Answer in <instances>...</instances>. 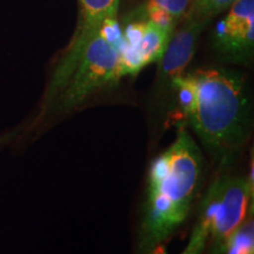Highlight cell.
<instances>
[{
	"instance_id": "obj_10",
	"label": "cell",
	"mask_w": 254,
	"mask_h": 254,
	"mask_svg": "<svg viewBox=\"0 0 254 254\" xmlns=\"http://www.w3.org/2000/svg\"><path fill=\"white\" fill-rule=\"evenodd\" d=\"M207 240H208V226L207 224L199 218L198 222H196L194 230H193L190 238L189 240L184 251H182L179 254H201L204 252L205 247L207 246ZM145 254H170L167 252L166 247L163 244L157 245L153 249L148 251Z\"/></svg>"
},
{
	"instance_id": "obj_15",
	"label": "cell",
	"mask_w": 254,
	"mask_h": 254,
	"mask_svg": "<svg viewBox=\"0 0 254 254\" xmlns=\"http://www.w3.org/2000/svg\"><path fill=\"white\" fill-rule=\"evenodd\" d=\"M146 28H147V20L142 18L138 19V20L134 19L125 26V30L123 32L124 39L128 45L138 49L139 44H140L146 32Z\"/></svg>"
},
{
	"instance_id": "obj_7",
	"label": "cell",
	"mask_w": 254,
	"mask_h": 254,
	"mask_svg": "<svg viewBox=\"0 0 254 254\" xmlns=\"http://www.w3.org/2000/svg\"><path fill=\"white\" fill-rule=\"evenodd\" d=\"M206 25L205 21L186 19L185 25L173 32L163 57L158 62V80L160 84L167 86L184 74L193 59L199 36Z\"/></svg>"
},
{
	"instance_id": "obj_8",
	"label": "cell",
	"mask_w": 254,
	"mask_h": 254,
	"mask_svg": "<svg viewBox=\"0 0 254 254\" xmlns=\"http://www.w3.org/2000/svg\"><path fill=\"white\" fill-rule=\"evenodd\" d=\"M172 34L147 20V28L138 46L145 66L161 59Z\"/></svg>"
},
{
	"instance_id": "obj_11",
	"label": "cell",
	"mask_w": 254,
	"mask_h": 254,
	"mask_svg": "<svg viewBox=\"0 0 254 254\" xmlns=\"http://www.w3.org/2000/svg\"><path fill=\"white\" fill-rule=\"evenodd\" d=\"M237 0H193L186 19H194L208 23L215 15L231 7Z\"/></svg>"
},
{
	"instance_id": "obj_9",
	"label": "cell",
	"mask_w": 254,
	"mask_h": 254,
	"mask_svg": "<svg viewBox=\"0 0 254 254\" xmlns=\"http://www.w3.org/2000/svg\"><path fill=\"white\" fill-rule=\"evenodd\" d=\"M225 254H254V221L253 217L245 221L228 239Z\"/></svg>"
},
{
	"instance_id": "obj_2",
	"label": "cell",
	"mask_w": 254,
	"mask_h": 254,
	"mask_svg": "<svg viewBox=\"0 0 254 254\" xmlns=\"http://www.w3.org/2000/svg\"><path fill=\"white\" fill-rule=\"evenodd\" d=\"M204 158L200 147L180 124L174 141L150 167L139 232V252L147 253L168 239L189 217L199 189Z\"/></svg>"
},
{
	"instance_id": "obj_3",
	"label": "cell",
	"mask_w": 254,
	"mask_h": 254,
	"mask_svg": "<svg viewBox=\"0 0 254 254\" xmlns=\"http://www.w3.org/2000/svg\"><path fill=\"white\" fill-rule=\"evenodd\" d=\"M253 164L249 177L220 176L209 186L200 219L208 226L209 253L225 254L232 234L245 221L253 199Z\"/></svg>"
},
{
	"instance_id": "obj_14",
	"label": "cell",
	"mask_w": 254,
	"mask_h": 254,
	"mask_svg": "<svg viewBox=\"0 0 254 254\" xmlns=\"http://www.w3.org/2000/svg\"><path fill=\"white\" fill-rule=\"evenodd\" d=\"M146 4L155 5L164 8L179 21L180 19L187 17L190 7H192L193 0H146Z\"/></svg>"
},
{
	"instance_id": "obj_5",
	"label": "cell",
	"mask_w": 254,
	"mask_h": 254,
	"mask_svg": "<svg viewBox=\"0 0 254 254\" xmlns=\"http://www.w3.org/2000/svg\"><path fill=\"white\" fill-rule=\"evenodd\" d=\"M81 8V19L79 20L71 44L64 52L62 59L52 73L50 84L44 95L43 106L39 117L49 110L56 98L67 84L73 71L78 66L82 53L95 34L98 33L106 18L117 17L120 0H79Z\"/></svg>"
},
{
	"instance_id": "obj_1",
	"label": "cell",
	"mask_w": 254,
	"mask_h": 254,
	"mask_svg": "<svg viewBox=\"0 0 254 254\" xmlns=\"http://www.w3.org/2000/svg\"><path fill=\"white\" fill-rule=\"evenodd\" d=\"M187 125L213 153L226 157L245 144L251 106L245 79L226 68H199L171 82Z\"/></svg>"
},
{
	"instance_id": "obj_13",
	"label": "cell",
	"mask_w": 254,
	"mask_h": 254,
	"mask_svg": "<svg viewBox=\"0 0 254 254\" xmlns=\"http://www.w3.org/2000/svg\"><path fill=\"white\" fill-rule=\"evenodd\" d=\"M98 34L110 43L111 45H113L118 50V52L122 49L124 43H125V39H124V34H123V30L120 27V25L117 20L116 17H111V18H106L101 24V26L98 31Z\"/></svg>"
},
{
	"instance_id": "obj_6",
	"label": "cell",
	"mask_w": 254,
	"mask_h": 254,
	"mask_svg": "<svg viewBox=\"0 0 254 254\" xmlns=\"http://www.w3.org/2000/svg\"><path fill=\"white\" fill-rule=\"evenodd\" d=\"M218 49L239 60L252 57L254 46V0H237L215 27Z\"/></svg>"
},
{
	"instance_id": "obj_16",
	"label": "cell",
	"mask_w": 254,
	"mask_h": 254,
	"mask_svg": "<svg viewBox=\"0 0 254 254\" xmlns=\"http://www.w3.org/2000/svg\"><path fill=\"white\" fill-rule=\"evenodd\" d=\"M12 135H13V133H11V134H1V135H0V147H1L2 145H5L6 142H8L9 139L12 138Z\"/></svg>"
},
{
	"instance_id": "obj_12",
	"label": "cell",
	"mask_w": 254,
	"mask_h": 254,
	"mask_svg": "<svg viewBox=\"0 0 254 254\" xmlns=\"http://www.w3.org/2000/svg\"><path fill=\"white\" fill-rule=\"evenodd\" d=\"M141 17L146 19V20L151 21L152 24L157 25L158 27L163 28V30L173 33L176 31L177 24L179 21L174 19L172 15L165 11L164 8L159 7V6L151 5V4H144L141 8Z\"/></svg>"
},
{
	"instance_id": "obj_4",
	"label": "cell",
	"mask_w": 254,
	"mask_h": 254,
	"mask_svg": "<svg viewBox=\"0 0 254 254\" xmlns=\"http://www.w3.org/2000/svg\"><path fill=\"white\" fill-rule=\"evenodd\" d=\"M118 50L99 34H95L87 44L78 66L69 77L67 84L56 98L39 122L47 114L68 112L81 105L90 95L110 82H117L116 69L118 63Z\"/></svg>"
}]
</instances>
